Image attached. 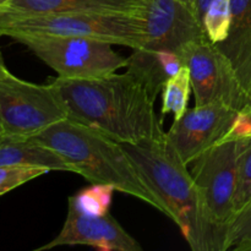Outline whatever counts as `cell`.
Returning a JSON list of instances; mask_svg holds the SVG:
<instances>
[{
	"mask_svg": "<svg viewBox=\"0 0 251 251\" xmlns=\"http://www.w3.org/2000/svg\"><path fill=\"white\" fill-rule=\"evenodd\" d=\"M144 0H7L0 10V28L25 17L47 14H140Z\"/></svg>",
	"mask_w": 251,
	"mask_h": 251,
	"instance_id": "12",
	"label": "cell"
},
{
	"mask_svg": "<svg viewBox=\"0 0 251 251\" xmlns=\"http://www.w3.org/2000/svg\"><path fill=\"white\" fill-rule=\"evenodd\" d=\"M63 245H87L102 251H141L132 238L109 212H85L68 200V216L60 233L37 250H50Z\"/></svg>",
	"mask_w": 251,
	"mask_h": 251,
	"instance_id": "11",
	"label": "cell"
},
{
	"mask_svg": "<svg viewBox=\"0 0 251 251\" xmlns=\"http://www.w3.org/2000/svg\"><path fill=\"white\" fill-rule=\"evenodd\" d=\"M183 1H185V2H188V4H190V5H193V6H194V0H183Z\"/></svg>",
	"mask_w": 251,
	"mask_h": 251,
	"instance_id": "28",
	"label": "cell"
},
{
	"mask_svg": "<svg viewBox=\"0 0 251 251\" xmlns=\"http://www.w3.org/2000/svg\"><path fill=\"white\" fill-rule=\"evenodd\" d=\"M176 54L190 74L195 105L218 102L240 112L249 104L250 96L230 63L207 37L185 44Z\"/></svg>",
	"mask_w": 251,
	"mask_h": 251,
	"instance_id": "7",
	"label": "cell"
},
{
	"mask_svg": "<svg viewBox=\"0 0 251 251\" xmlns=\"http://www.w3.org/2000/svg\"><path fill=\"white\" fill-rule=\"evenodd\" d=\"M233 250L234 251H251V239L247 240V242L240 243V244L237 245V247H235Z\"/></svg>",
	"mask_w": 251,
	"mask_h": 251,
	"instance_id": "24",
	"label": "cell"
},
{
	"mask_svg": "<svg viewBox=\"0 0 251 251\" xmlns=\"http://www.w3.org/2000/svg\"><path fill=\"white\" fill-rule=\"evenodd\" d=\"M230 25L225 41L215 44L228 59L248 95L251 93V0H229Z\"/></svg>",
	"mask_w": 251,
	"mask_h": 251,
	"instance_id": "13",
	"label": "cell"
},
{
	"mask_svg": "<svg viewBox=\"0 0 251 251\" xmlns=\"http://www.w3.org/2000/svg\"><path fill=\"white\" fill-rule=\"evenodd\" d=\"M194 251H226V232L211 221L191 172L163 139L122 144Z\"/></svg>",
	"mask_w": 251,
	"mask_h": 251,
	"instance_id": "2",
	"label": "cell"
},
{
	"mask_svg": "<svg viewBox=\"0 0 251 251\" xmlns=\"http://www.w3.org/2000/svg\"><path fill=\"white\" fill-rule=\"evenodd\" d=\"M229 0H213L202 17V27L206 37L213 44L225 41L229 31Z\"/></svg>",
	"mask_w": 251,
	"mask_h": 251,
	"instance_id": "17",
	"label": "cell"
},
{
	"mask_svg": "<svg viewBox=\"0 0 251 251\" xmlns=\"http://www.w3.org/2000/svg\"><path fill=\"white\" fill-rule=\"evenodd\" d=\"M49 173L48 169L31 166H2L0 167V196L9 191Z\"/></svg>",
	"mask_w": 251,
	"mask_h": 251,
	"instance_id": "20",
	"label": "cell"
},
{
	"mask_svg": "<svg viewBox=\"0 0 251 251\" xmlns=\"http://www.w3.org/2000/svg\"><path fill=\"white\" fill-rule=\"evenodd\" d=\"M250 96H251V93H250Z\"/></svg>",
	"mask_w": 251,
	"mask_h": 251,
	"instance_id": "29",
	"label": "cell"
},
{
	"mask_svg": "<svg viewBox=\"0 0 251 251\" xmlns=\"http://www.w3.org/2000/svg\"><path fill=\"white\" fill-rule=\"evenodd\" d=\"M191 81L186 66H183L162 88V115L172 113L174 120H179L188 110Z\"/></svg>",
	"mask_w": 251,
	"mask_h": 251,
	"instance_id": "16",
	"label": "cell"
},
{
	"mask_svg": "<svg viewBox=\"0 0 251 251\" xmlns=\"http://www.w3.org/2000/svg\"><path fill=\"white\" fill-rule=\"evenodd\" d=\"M114 191L115 189L112 185L92 184L90 188L77 191L75 195L70 196L69 199L85 212L103 215L109 212Z\"/></svg>",
	"mask_w": 251,
	"mask_h": 251,
	"instance_id": "19",
	"label": "cell"
},
{
	"mask_svg": "<svg viewBox=\"0 0 251 251\" xmlns=\"http://www.w3.org/2000/svg\"><path fill=\"white\" fill-rule=\"evenodd\" d=\"M10 38L26 46L61 78L102 77L127 64V58L113 49L114 44L100 39L41 33H17Z\"/></svg>",
	"mask_w": 251,
	"mask_h": 251,
	"instance_id": "4",
	"label": "cell"
},
{
	"mask_svg": "<svg viewBox=\"0 0 251 251\" xmlns=\"http://www.w3.org/2000/svg\"><path fill=\"white\" fill-rule=\"evenodd\" d=\"M56 34L100 39L114 46L142 48L145 21L140 14H47L25 17L0 28V36L12 34Z\"/></svg>",
	"mask_w": 251,
	"mask_h": 251,
	"instance_id": "5",
	"label": "cell"
},
{
	"mask_svg": "<svg viewBox=\"0 0 251 251\" xmlns=\"http://www.w3.org/2000/svg\"><path fill=\"white\" fill-rule=\"evenodd\" d=\"M251 202V136L242 141L237 167V188L234 195L235 215ZM234 215V216H235Z\"/></svg>",
	"mask_w": 251,
	"mask_h": 251,
	"instance_id": "18",
	"label": "cell"
},
{
	"mask_svg": "<svg viewBox=\"0 0 251 251\" xmlns=\"http://www.w3.org/2000/svg\"><path fill=\"white\" fill-rule=\"evenodd\" d=\"M213 0H194V9H195L196 15H198L199 21L202 25V17L205 15L206 9L208 7V5L212 2Z\"/></svg>",
	"mask_w": 251,
	"mask_h": 251,
	"instance_id": "22",
	"label": "cell"
},
{
	"mask_svg": "<svg viewBox=\"0 0 251 251\" xmlns=\"http://www.w3.org/2000/svg\"><path fill=\"white\" fill-rule=\"evenodd\" d=\"M28 140L55 151L70 164L74 173L91 184L112 185L171 220L167 206L142 176L123 145L100 130L66 118Z\"/></svg>",
	"mask_w": 251,
	"mask_h": 251,
	"instance_id": "3",
	"label": "cell"
},
{
	"mask_svg": "<svg viewBox=\"0 0 251 251\" xmlns=\"http://www.w3.org/2000/svg\"><path fill=\"white\" fill-rule=\"evenodd\" d=\"M70 119L96 127L120 144L163 139V119L147 88L126 71L97 78L56 77L51 81Z\"/></svg>",
	"mask_w": 251,
	"mask_h": 251,
	"instance_id": "1",
	"label": "cell"
},
{
	"mask_svg": "<svg viewBox=\"0 0 251 251\" xmlns=\"http://www.w3.org/2000/svg\"><path fill=\"white\" fill-rule=\"evenodd\" d=\"M243 110H244V112H245V113H247V114H248V115H249V118H250V120H251V96H250V100H249V104H248V105H247V107H245V108H244V109H243Z\"/></svg>",
	"mask_w": 251,
	"mask_h": 251,
	"instance_id": "25",
	"label": "cell"
},
{
	"mask_svg": "<svg viewBox=\"0 0 251 251\" xmlns=\"http://www.w3.org/2000/svg\"><path fill=\"white\" fill-rule=\"evenodd\" d=\"M141 16L146 38L142 48L176 53L185 44L206 37L194 6L183 0H144Z\"/></svg>",
	"mask_w": 251,
	"mask_h": 251,
	"instance_id": "10",
	"label": "cell"
},
{
	"mask_svg": "<svg viewBox=\"0 0 251 251\" xmlns=\"http://www.w3.org/2000/svg\"><path fill=\"white\" fill-rule=\"evenodd\" d=\"M31 166L74 173L70 164L55 151L31 140L6 139L0 144V167Z\"/></svg>",
	"mask_w": 251,
	"mask_h": 251,
	"instance_id": "15",
	"label": "cell"
},
{
	"mask_svg": "<svg viewBox=\"0 0 251 251\" xmlns=\"http://www.w3.org/2000/svg\"><path fill=\"white\" fill-rule=\"evenodd\" d=\"M251 239V202L237 213L226 228V251Z\"/></svg>",
	"mask_w": 251,
	"mask_h": 251,
	"instance_id": "21",
	"label": "cell"
},
{
	"mask_svg": "<svg viewBox=\"0 0 251 251\" xmlns=\"http://www.w3.org/2000/svg\"><path fill=\"white\" fill-rule=\"evenodd\" d=\"M243 139L226 137L199 156L191 169L211 221L225 232L235 215L238 156Z\"/></svg>",
	"mask_w": 251,
	"mask_h": 251,
	"instance_id": "8",
	"label": "cell"
},
{
	"mask_svg": "<svg viewBox=\"0 0 251 251\" xmlns=\"http://www.w3.org/2000/svg\"><path fill=\"white\" fill-rule=\"evenodd\" d=\"M10 71L9 69L6 68V65H5V61H4V58H2V53L1 50H0V78L5 77L6 75H9Z\"/></svg>",
	"mask_w": 251,
	"mask_h": 251,
	"instance_id": "23",
	"label": "cell"
},
{
	"mask_svg": "<svg viewBox=\"0 0 251 251\" xmlns=\"http://www.w3.org/2000/svg\"><path fill=\"white\" fill-rule=\"evenodd\" d=\"M6 2H7V0H0V10H1L5 5H6Z\"/></svg>",
	"mask_w": 251,
	"mask_h": 251,
	"instance_id": "27",
	"label": "cell"
},
{
	"mask_svg": "<svg viewBox=\"0 0 251 251\" xmlns=\"http://www.w3.org/2000/svg\"><path fill=\"white\" fill-rule=\"evenodd\" d=\"M180 58L176 51L163 49H132L127 58V73L134 75L157 100L167 81L183 68Z\"/></svg>",
	"mask_w": 251,
	"mask_h": 251,
	"instance_id": "14",
	"label": "cell"
},
{
	"mask_svg": "<svg viewBox=\"0 0 251 251\" xmlns=\"http://www.w3.org/2000/svg\"><path fill=\"white\" fill-rule=\"evenodd\" d=\"M66 118L68 108L51 82L38 85L11 73L0 78V124L6 139L28 140Z\"/></svg>",
	"mask_w": 251,
	"mask_h": 251,
	"instance_id": "6",
	"label": "cell"
},
{
	"mask_svg": "<svg viewBox=\"0 0 251 251\" xmlns=\"http://www.w3.org/2000/svg\"><path fill=\"white\" fill-rule=\"evenodd\" d=\"M239 110L225 103L195 105L174 120L166 132V140L189 166L206 150L225 140L232 131Z\"/></svg>",
	"mask_w": 251,
	"mask_h": 251,
	"instance_id": "9",
	"label": "cell"
},
{
	"mask_svg": "<svg viewBox=\"0 0 251 251\" xmlns=\"http://www.w3.org/2000/svg\"><path fill=\"white\" fill-rule=\"evenodd\" d=\"M4 140H5V132H4V129H2L1 124H0V144H1Z\"/></svg>",
	"mask_w": 251,
	"mask_h": 251,
	"instance_id": "26",
	"label": "cell"
}]
</instances>
